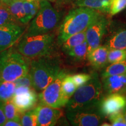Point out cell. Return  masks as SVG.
Returning a JSON list of instances; mask_svg holds the SVG:
<instances>
[{
    "label": "cell",
    "instance_id": "cell-18",
    "mask_svg": "<svg viewBox=\"0 0 126 126\" xmlns=\"http://www.w3.org/2000/svg\"><path fill=\"white\" fill-rule=\"evenodd\" d=\"M7 5L8 7L9 11L17 22H19L22 24H26L28 23L26 20L24 1L16 0Z\"/></svg>",
    "mask_w": 126,
    "mask_h": 126
},
{
    "label": "cell",
    "instance_id": "cell-38",
    "mask_svg": "<svg viewBox=\"0 0 126 126\" xmlns=\"http://www.w3.org/2000/svg\"><path fill=\"white\" fill-rule=\"evenodd\" d=\"M37 1H43V0H37ZM46 1H51V2H54V1H57V0H46Z\"/></svg>",
    "mask_w": 126,
    "mask_h": 126
},
{
    "label": "cell",
    "instance_id": "cell-5",
    "mask_svg": "<svg viewBox=\"0 0 126 126\" xmlns=\"http://www.w3.org/2000/svg\"><path fill=\"white\" fill-rule=\"evenodd\" d=\"M54 42V35L43 34H26L18 45V51L28 58L39 57L48 54Z\"/></svg>",
    "mask_w": 126,
    "mask_h": 126
},
{
    "label": "cell",
    "instance_id": "cell-23",
    "mask_svg": "<svg viewBox=\"0 0 126 126\" xmlns=\"http://www.w3.org/2000/svg\"><path fill=\"white\" fill-rule=\"evenodd\" d=\"M77 88H78L72 79V76L66 75L61 83V89L64 96L69 100L74 94Z\"/></svg>",
    "mask_w": 126,
    "mask_h": 126
},
{
    "label": "cell",
    "instance_id": "cell-30",
    "mask_svg": "<svg viewBox=\"0 0 126 126\" xmlns=\"http://www.w3.org/2000/svg\"><path fill=\"white\" fill-rule=\"evenodd\" d=\"M109 120L111 122V126H126V123L124 120L122 111L110 115Z\"/></svg>",
    "mask_w": 126,
    "mask_h": 126
},
{
    "label": "cell",
    "instance_id": "cell-41",
    "mask_svg": "<svg viewBox=\"0 0 126 126\" xmlns=\"http://www.w3.org/2000/svg\"><path fill=\"white\" fill-rule=\"evenodd\" d=\"M22 1H26V0H22Z\"/></svg>",
    "mask_w": 126,
    "mask_h": 126
},
{
    "label": "cell",
    "instance_id": "cell-27",
    "mask_svg": "<svg viewBox=\"0 0 126 126\" xmlns=\"http://www.w3.org/2000/svg\"><path fill=\"white\" fill-rule=\"evenodd\" d=\"M20 123L23 126H37V115L35 109L22 116L20 117Z\"/></svg>",
    "mask_w": 126,
    "mask_h": 126
},
{
    "label": "cell",
    "instance_id": "cell-19",
    "mask_svg": "<svg viewBox=\"0 0 126 126\" xmlns=\"http://www.w3.org/2000/svg\"><path fill=\"white\" fill-rule=\"evenodd\" d=\"M86 40V31H84L78 33L71 36L68 38L63 42L62 49L64 51L67 53L71 48L80 45Z\"/></svg>",
    "mask_w": 126,
    "mask_h": 126
},
{
    "label": "cell",
    "instance_id": "cell-28",
    "mask_svg": "<svg viewBox=\"0 0 126 126\" xmlns=\"http://www.w3.org/2000/svg\"><path fill=\"white\" fill-rule=\"evenodd\" d=\"M126 60V50L110 49L109 50L108 61L109 63L120 62Z\"/></svg>",
    "mask_w": 126,
    "mask_h": 126
},
{
    "label": "cell",
    "instance_id": "cell-39",
    "mask_svg": "<svg viewBox=\"0 0 126 126\" xmlns=\"http://www.w3.org/2000/svg\"><path fill=\"white\" fill-rule=\"evenodd\" d=\"M105 124H106V123H105ZM102 126H105V124H102ZM106 126H110V124H106Z\"/></svg>",
    "mask_w": 126,
    "mask_h": 126
},
{
    "label": "cell",
    "instance_id": "cell-9",
    "mask_svg": "<svg viewBox=\"0 0 126 126\" xmlns=\"http://www.w3.org/2000/svg\"><path fill=\"white\" fill-rule=\"evenodd\" d=\"M108 20L101 15L86 30V41L88 43V54L101 45L103 36L108 31Z\"/></svg>",
    "mask_w": 126,
    "mask_h": 126
},
{
    "label": "cell",
    "instance_id": "cell-15",
    "mask_svg": "<svg viewBox=\"0 0 126 126\" xmlns=\"http://www.w3.org/2000/svg\"><path fill=\"white\" fill-rule=\"evenodd\" d=\"M103 90L109 94L114 93L122 94L126 88V72L121 74L102 78Z\"/></svg>",
    "mask_w": 126,
    "mask_h": 126
},
{
    "label": "cell",
    "instance_id": "cell-16",
    "mask_svg": "<svg viewBox=\"0 0 126 126\" xmlns=\"http://www.w3.org/2000/svg\"><path fill=\"white\" fill-rule=\"evenodd\" d=\"M109 50V49L106 46L100 45L88 54L87 59L94 68H102L105 67L108 63Z\"/></svg>",
    "mask_w": 126,
    "mask_h": 126
},
{
    "label": "cell",
    "instance_id": "cell-33",
    "mask_svg": "<svg viewBox=\"0 0 126 126\" xmlns=\"http://www.w3.org/2000/svg\"><path fill=\"white\" fill-rule=\"evenodd\" d=\"M7 119L5 114L2 106V102L0 101V126H4V124L7 122Z\"/></svg>",
    "mask_w": 126,
    "mask_h": 126
},
{
    "label": "cell",
    "instance_id": "cell-21",
    "mask_svg": "<svg viewBox=\"0 0 126 126\" xmlns=\"http://www.w3.org/2000/svg\"><path fill=\"white\" fill-rule=\"evenodd\" d=\"M68 56L74 59L77 61H82L87 59L88 43L85 40L80 45L71 48L67 52Z\"/></svg>",
    "mask_w": 126,
    "mask_h": 126
},
{
    "label": "cell",
    "instance_id": "cell-36",
    "mask_svg": "<svg viewBox=\"0 0 126 126\" xmlns=\"http://www.w3.org/2000/svg\"><path fill=\"white\" fill-rule=\"evenodd\" d=\"M75 0H60V2L64 3V4H67V3L70 2H74Z\"/></svg>",
    "mask_w": 126,
    "mask_h": 126
},
{
    "label": "cell",
    "instance_id": "cell-11",
    "mask_svg": "<svg viewBox=\"0 0 126 126\" xmlns=\"http://www.w3.org/2000/svg\"><path fill=\"white\" fill-rule=\"evenodd\" d=\"M126 107V97L120 93H114L103 97L99 105V110L103 116H109L122 111Z\"/></svg>",
    "mask_w": 126,
    "mask_h": 126
},
{
    "label": "cell",
    "instance_id": "cell-26",
    "mask_svg": "<svg viewBox=\"0 0 126 126\" xmlns=\"http://www.w3.org/2000/svg\"><path fill=\"white\" fill-rule=\"evenodd\" d=\"M16 22L7 5L0 2V26Z\"/></svg>",
    "mask_w": 126,
    "mask_h": 126
},
{
    "label": "cell",
    "instance_id": "cell-4",
    "mask_svg": "<svg viewBox=\"0 0 126 126\" xmlns=\"http://www.w3.org/2000/svg\"><path fill=\"white\" fill-rule=\"evenodd\" d=\"M23 56L12 50L0 54V81L14 82L29 72V65Z\"/></svg>",
    "mask_w": 126,
    "mask_h": 126
},
{
    "label": "cell",
    "instance_id": "cell-37",
    "mask_svg": "<svg viewBox=\"0 0 126 126\" xmlns=\"http://www.w3.org/2000/svg\"><path fill=\"white\" fill-rule=\"evenodd\" d=\"M122 112H123V116H124V120H125V122L126 123V107L123 110H122Z\"/></svg>",
    "mask_w": 126,
    "mask_h": 126
},
{
    "label": "cell",
    "instance_id": "cell-13",
    "mask_svg": "<svg viewBox=\"0 0 126 126\" xmlns=\"http://www.w3.org/2000/svg\"><path fill=\"white\" fill-rule=\"evenodd\" d=\"M22 29L16 23L0 26V52L15 43L22 33Z\"/></svg>",
    "mask_w": 126,
    "mask_h": 126
},
{
    "label": "cell",
    "instance_id": "cell-29",
    "mask_svg": "<svg viewBox=\"0 0 126 126\" xmlns=\"http://www.w3.org/2000/svg\"><path fill=\"white\" fill-rule=\"evenodd\" d=\"M126 8V0H111L109 13L114 15Z\"/></svg>",
    "mask_w": 126,
    "mask_h": 126
},
{
    "label": "cell",
    "instance_id": "cell-7",
    "mask_svg": "<svg viewBox=\"0 0 126 126\" xmlns=\"http://www.w3.org/2000/svg\"><path fill=\"white\" fill-rule=\"evenodd\" d=\"M67 75L61 70L54 80L39 94L40 105L54 108H61L65 106L68 102L64 96L61 89V83Z\"/></svg>",
    "mask_w": 126,
    "mask_h": 126
},
{
    "label": "cell",
    "instance_id": "cell-40",
    "mask_svg": "<svg viewBox=\"0 0 126 126\" xmlns=\"http://www.w3.org/2000/svg\"><path fill=\"white\" fill-rule=\"evenodd\" d=\"M124 92H125L126 94V89H125V91H124Z\"/></svg>",
    "mask_w": 126,
    "mask_h": 126
},
{
    "label": "cell",
    "instance_id": "cell-32",
    "mask_svg": "<svg viewBox=\"0 0 126 126\" xmlns=\"http://www.w3.org/2000/svg\"><path fill=\"white\" fill-rule=\"evenodd\" d=\"M16 86H28L29 88H33L32 83V79L31 74L30 73H28L27 74L23 75V76L20 77L17 79H16L15 81Z\"/></svg>",
    "mask_w": 126,
    "mask_h": 126
},
{
    "label": "cell",
    "instance_id": "cell-24",
    "mask_svg": "<svg viewBox=\"0 0 126 126\" xmlns=\"http://www.w3.org/2000/svg\"><path fill=\"white\" fill-rule=\"evenodd\" d=\"M2 106L7 120H15L20 122V113L11 99L2 102Z\"/></svg>",
    "mask_w": 126,
    "mask_h": 126
},
{
    "label": "cell",
    "instance_id": "cell-6",
    "mask_svg": "<svg viewBox=\"0 0 126 126\" xmlns=\"http://www.w3.org/2000/svg\"><path fill=\"white\" fill-rule=\"evenodd\" d=\"M60 16L49 1H40V8L31 22L28 34H36L49 33L56 28Z\"/></svg>",
    "mask_w": 126,
    "mask_h": 126
},
{
    "label": "cell",
    "instance_id": "cell-12",
    "mask_svg": "<svg viewBox=\"0 0 126 126\" xmlns=\"http://www.w3.org/2000/svg\"><path fill=\"white\" fill-rule=\"evenodd\" d=\"M104 45L109 49L126 50V23L111 26Z\"/></svg>",
    "mask_w": 126,
    "mask_h": 126
},
{
    "label": "cell",
    "instance_id": "cell-1",
    "mask_svg": "<svg viewBox=\"0 0 126 126\" xmlns=\"http://www.w3.org/2000/svg\"><path fill=\"white\" fill-rule=\"evenodd\" d=\"M91 75L90 80L77 88L69 99L66 105L67 111L99 109L103 97V85L96 73Z\"/></svg>",
    "mask_w": 126,
    "mask_h": 126
},
{
    "label": "cell",
    "instance_id": "cell-22",
    "mask_svg": "<svg viewBox=\"0 0 126 126\" xmlns=\"http://www.w3.org/2000/svg\"><path fill=\"white\" fill-rule=\"evenodd\" d=\"M126 72V60L120 62L110 64L106 68L102 74V78L111 75L121 74Z\"/></svg>",
    "mask_w": 126,
    "mask_h": 126
},
{
    "label": "cell",
    "instance_id": "cell-20",
    "mask_svg": "<svg viewBox=\"0 0 126 126\" xmlns=\"http://www.w3.org/2000/svg\"><path fill=\"white\" fill-rule=\"evenodd\" d=\"M16 87L14 82L0 81V101L4 102L11 99Z\"/></svg>",
    "mask_w": 126,
    "mask_h": 126
},
{
    "label": "cell",
    "instance_id": "cell-34",
    "mask_svg": "<svg viewBox=\"0 0 126 126\" xmlns=\"http://www.w3.org/2000/svg\"><path fill=\"white\" fill-rule=\"evenodd\" d=\"M21 123L20 121L15 120H7L4 124V126H21Z\"/></svg>",
    "mask_w": 126,
    "mask_h": 126
},
{
    "label": "cell",
    "instance_id": "cell-3",
    "mask_svg": "<svg viewBox=\"0 0 126 126\" xmlns=\"http://www.w3.org/2000/svg\"><path fill=\"white\" fill-rule=\"evenodd\" d=\"M38 58L30 64L29 73L34 89L42 91L54 81L61 69L59 62L54 58L46 55Z\"/></svg>",
    "mask_w": 126,
    "mask_h": 126
},
{
    "label": "cell",
    "instance_id": "cell-14",
    "mask_svg": "<svg viewBox=\"0 0 126 126\" xmlns=\"http://www.w3.org/2000/svg\"><path fill=\"white\" fill-rule=\"evenodd\" d=\"M37 115V126H55L62 117L63 112L59 108H54L40 105L35 108Z\"/></svg>",
    "mask_w": 126,
    "mask_h": 126
},
{
    "label": "cell",
    "instance_id": "cell-10",
    "mask_svg": "<svg viewBox=\"0 0 126 126\" xmlns=\"http://www.w3.org/2000/svg\"><path fill=\"white\" fill-rule=\"evenodd\" d=\"M20 113L31 110L36 105L37 96L32 88L28 86H17L11 99Z\"/></svg>",
    "mask_w": 126,
    "mask_h": 126
},
{
    "label": "cell",
    "instance_id": "cell-25",
    "mask_svg": "<svg viewBox=\"0 0 126 126\" xmlns=\"http://www.w3.org/2000/svg\"><path fill=\"white\" fill-rule=\"evenodd\" d=\"M40 1L37 0H26L24 1L25 11H26V20L28 23L35 16L39 8Z\"/></svg>",
    "mask_w": 126,
    "mask_h": 126
},
{
    "label": "cell",
    "instance_id": "cell-31",
    "mask_svg": "<svg viewBox=\"0 0 126 126\" xmlns=\"http://www.w3.org/2000/svg\"><path fill=\"white\" fill-rule=\"evenodd\" d=\"M91 77L92 75L86 74H78L72 76V79L77 88L85 84L89 80H90Z\"/></svg>",
    "mask_w": 126,
    "mask_h": 126
},
{
    "label": "cell",
    "instance_id": "cell-2",
    "mask_svg": "<svg viewBox=\"0 0 126 126\" xmlns=\"http://www.w3.org/2000/svg\"><path fill=\"white\" fill-rule=\"evenodd\" d=\"M101 15L98 11L87 7H78L71 10L60 28L59 43H62L71 36L86 31Z\"/></svg>",
    "mask_w": 126,
    "mask_h": 126
},
{
    "label": "cell",
    "instance_id": "cell-17",
    "mask_svg": "<svg viewBox=\"0 0 126 126\" xmlns=\"http://www.w3.org/2000/svg\"><path fill=\"white\" fill-rule=\"evenodd\" d=\"M111 0H75L74 2L78 7H87L100 12H108Z\"/></svg>",
    "mask_w": 126,
    "mask_h": 126
},
{
    "label": "cell",
    "instance_id": "cell-35",
    "mask_svg": "<svg viewBox=\"0 0 126 126\" xmlns=\"http://www.w3.org/2000/svg\"><path fill=\"white\" fill-rule=\"evenodd\" d=\"M15 1H16V0H0V2L3 3V4L5 5H9Z\"/></svg>",
    "mask_w": 126,
    "mask_h": 126
},
{
    "label": "cell",
    "instance_id": "cell-8",
    "mask_svg": "<svg viewBox=\"0 0 126 126\" xmlns=\"http://www.w3.org/2000/svg\"><path fill=\"white\" fill-rule=\"evenodd\" d=\"M66 116L70 123L75 126H99L103 117L99 109L67 111Z\"/></svg>",
    "mask_w": 126,
    "mask_h": 126
}]
</instances>
